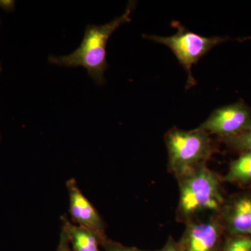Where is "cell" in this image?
Segmentation results:
<instances>
[{
    "mask_svg": "<svg viewBox=\"0 0 251 251\" xmlns=\"http://www.w3.org/2000/svg\"><path fill=\"white\" fill-rule=\"evenodd\" d=\"M134 1H130L122 16L102 25H88L80 46L72 53L63 56H49L51 64L66 67L85 68L89 76L97 85L105 82V72L108 67L106 46L109 38L120 26L130 22V14L135 9Z\"/></svg>",
    "mask_w": 251,
    "mask_h": 251,
    "instance_id": "6da1fadb",
    "label": "cell"
},
{
    "mask_svg": "<svg viewBox=\"0 0 251 251\" xmlns=\"http://www.w3.org/2000/svg\"><path fill=\"white\" fill-rule=\"evenodd\" d=\"M179 199L177 218L187 223L204 212L219 215L226 200L223 195L221 179L214 172L201 163L177 176Z\"/></svg>",
    "mask_w": 251,
    "mask_h": 251,
    "instance_id": "7a4b0ae2",
    "label": "cell"
},
{
    "mask_svg": "<svg viewBox=\"0 0 251 251\" xmlns=\"http://www.w3.org/2000/svg\"><path fill=\"white\" fill-rule=\"evenodd\" d=\"M210 134L201 128L184 130L174 128L167 132L168 170L176 177L193 167L206 163L216 151Z\"/></svg>",
    "mask_w": 251,
    "mask_h": 251,
    "instance_id": "3957f363",
    "label": "cell"
},
{
    "mask_svg": "<svg viewBox=\"0 0 251 251\" xmlns=\"http://www.w3.org/2000/svg\"><path fill=\"white\" fill-rule=\"evenodd\" d=\"M173 26L177 29L174 35L160 36L145 34L143 36L158 44L168 46L173 51L179 64L188 73L187 88H189L196 85L191 72L193 66L213 48L229 40V38L221 36L205 37L187 30L178 22H173Z\"/></svg>",
    "mask_w": 251,
    "mask_h": 251,
    "instance_id": "277c9868",
    "label": "cell"
},
{
    "mask_svg": "<svg viewBox=\"0 0 251 251\" xmlns=\"http://www.w3.org/2000/svg\"><path fill=\"white\" fill-rule=\"evenodd\" d=\"M198 128L220 138H230L251 129V109L239 100L216 109Z\"/></svg>",
    "mask_w": 251,
    "mask_h": 251,
    "instance_id": "5b68a950",
    "label": "cell"
},
{
    "mask_svg": "<svg viewBox=\"0 0 251 251\" xmlns=\"http://www.w3.org/2000/svg\"><path fill=\"white\" fill-rule=\"evenodd\" d=\"M224 232L219 214L212 215L206 221L187 223L178 243L181 251H221Z\"/></svg>",
    "mask_w": 251,
    "mask_h": 251,
    "instance_id": "8992f818",
    "label": "cell"
},
{
    "mask_svg": "<svg viewBox=\"0 0 251 251\" xmlns=\"http://www.w3.org/2000/svg\"><path fill=\"white\" fill-rule=\"evenodd\" d=\"M67 188L69 196V213L77 226L90 229L97 234L102 243L108 239L105 225L101 216L90 201L85 197L74 178L68 180Z\"/></svg>",
    "mask_w": 251,
    "mask_h": 251,
    "instance_id": "52a82bcc",
    "label": "cell"
},
{
    "mask_svg": "<svg viewBox=\"0 0 251 251\" xmlns=\"http://www.w3.org/2000/svg\"><path fill=\"white\" fill-rule=\"evenodd\" d=\"M219 216L228 235L251 236V192L226 201Z\"/></svg>",
    "mask_w": 251,
    "mask_h": 251,
    "instance_id": "ba28073f",
    "label": "cell"
},
{
    "mask_svg": "<svg viewBox=\"0 0 251 251\" xmlns=\"http://www.w3.org/2000/svg\"><path fill=\"white\" fill-rule=\"evenodd\" d=\"M63 230L65 231L74 251H100L101 241L90 229L72 224L66 216H62Z\"/></svg>",
    "mask_w": 251,
    "mask_h": 251,
    "instance_id": "9c48e42d",
    "label": "cell"
},
{
    "mask_svg": "<svg viewBox=\"0 0 251 251\" xmlns=\"http://www.w3.org/2000/svg\"><path fill=\"white\" fill-rule=\"evenodd\" d=\"M221 181L240 185L251 183V151L241 153L239 158L231 162L227 174Z\"/></svg>",
    "mask_w": 251,
    "mask_h": 251,
    "instance_id": "30bf717a",
    "label": "cell"
},
{
    "mask_svg": "<svg viewBox=\"0 0 251 251\" xmlns=\"http://www.w3.org/2000/svg\"><path fill=\"white\" fill-rule=\"evenodd\" d=\"M231 150L241 153L251 151V129L246 130L240 134L222 139Z\"/></svg>",
    "mask_w": 251,
    "mask_h": 251,
    "instance_id": "8fae6325",
    "label": "cell"
},
{
    "mask_svg": "<svg viewBox=\"0 0 251 251\" xmlns=\"http://www.w3.org/2000/svg\"><path fill=\"white\" fill-rule=\"evenodd\" d=\"M221 251H251V236L229 235L224 241Z\"/></svg>",
    "mask_w": 251,
    "mask_h": 251,
    "instance_id": "7c38bea8",
    "label": "cell"
},
{
    "mask_svg": "<svg viewBox=\"0 0 251 251\" xmlns=\"http://www.w3.org/2000/svg\"><path fill=\"white\" fill-rule=\"evenodd\" d=\"M101 246L105 251H153L142 250L135 247H125L120 243L110 240L108 238L102 243Z\"/></svg>",
    "mask_w": 251,
    "mask_h": 251,
    "instance_id": "4fadbf2b",
    "label": "cell"
},
{
    "mask_svg": "<svg viewBox=\"0 0 251 251\" xmlns=\"http://www.w3.org/2000/svg\"><path fill=\"white\" fill-rule=\"evenodd\" d=\"M69 244H70V242H69L67 234L66 233L65 231L63 230L62 229L58 247H57V251H71Z\"/></svg>",
    "mask_w": 251,
    "mask_h": 251,
    "instance_id": "5bb4252c",
    "label": "cell"
},
{
    "mask_svg": "<svg viewBox=\"0 0 251 251\" xmlns=\"http://www.w3.org/2000/svg\"><path fill=\"white\" fill-rule=\"evenodd\" d=\"M181 251L180 249L179 243L176 242L175 239L173 237H170L168 238L166 244L163 246L161 249L158 251Z\"/></svg>",
    "mask_w": 251,
    "mask_h": 251,
    "instance_id": "9a60e30c",
    "label": "cell"
},
{
    "mask_svg": "<svg viewBox=\"0 0 251 251\" xmlns=\"http://www.w3.org/2000/svg\"><path fill=\"white\" fill-rule=\"evenodd\" d=\"M16 7V1L13 0H0V8L6 12H11Z\"/></svg>",
    "mask_w": 251,
    "mask_h": 251,
    "instance_id": "2e32d148",
    "label": "cell"
},
{
    "mask_svg": "<svg viewBox=\"0 0 251 251\" xmlns=\"http://www.w3.org/2000/svg\"><path fill=\"white\" fill-rule=\"evenodd\" d=\"M1 72V63H0V73Z\"/></svg>",
    "mask_w": 251,
    "mask_h": 251,
    "instance_id": "e0dca14e",
    "label": "cell"
},
{
    "mask_svg": "<svg viewBox=\"0 0 251 251\" xmlns=\"http://www.w3.org/2000/svg\"><path fill=\"white\" fill-rule=\"evenodd\" d=\"M0 140H1V134H0Z\"/></svg>",
    "mask_w": 251,
    "mask_h": 251,
    "instance_id": "ac0fdd59",
    "label": "cell"
},
{
    "mask_svg": "<svg viewBox=\"0 0 251 251\" xmlns=\"http://www.w3.org/2000/svg\"><path fill=\"white\" fill-rule=\"evenodd\" d=\"M0 23H1V21H0Z\"/></svg>",
    "mask_w": 251,
    "mask_h": 251,
    "instance_id": "d6986e66",
    "label": "cell"
}]
</instances>
